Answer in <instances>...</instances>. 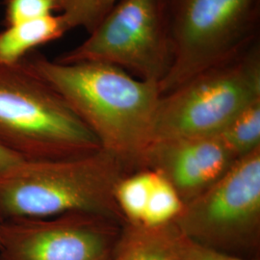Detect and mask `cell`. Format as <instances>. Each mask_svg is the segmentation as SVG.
<instances>
[{
	"instance_id": "1",
	"label": "cell",
	"mask_w": 260,
	"mask_h": 260,
	"mask_svg": "<svg viewBox=\"0 0 260 260\" xmlns=\"http://www.w3.org/2000/svg\"><path fill=\"white\" fill-rule=\"evenodd\" d=\"M19 64L65 101L102 149L120 158L131 172L140 170L161 96L158 82L134 78L106 63L62 64L32 52Z\"/></svg>"
},
{
	"instance_id": "2",
	"label": "cell",
	"mask_w": 260,
	"mask_h": 260,
	"mask_svg": "<svg viewBox=\"0 0 260 260\" xmlns=\"http://www.w3.org/2000/svg\"><path fill=\"white\" fill-rule=\"evenodd\" d=\"M130 173L103 149L80 157L23 161L0 176V220L83 211L125 223L114 191Z\"/></svg>"
},
{
	"instance_id": "3",
	"label": "cell",
	"mask_w": 260,
	"mask_h": 260,
	"mask_svg": "<svg viewBox=\"0 0 260 260\" xmlns=\"http://www.w3.org/2000/svg\"><path fill=\"white\" fill-rule=\"evenodd\" d=\"M0 147L23 161L80 157L102 149L65 101L19 63L0 65Z\"/></svg>"
},
{
	"instance_id": "4",
	"label": "cell",
	"mask_w": 260,
	"mask_h": 260,
	"mask_svg": "<svg viewBox=\"0 0 260 260\" xmlns=\"http://www.w3.org/2000/svg\"><path fill=\"white\" fill-rule=\"evenodd\" d=\"M167 6L172 63L161 95L256 42L260 0H167Z\"/></svg>"
},
{
	"instance_id": "5",
	"label": "cell",
	"mask_w": 260,
	"mask_h": 260,
	"mask_svg": "<svg viewBox=\"0 0 260 260\" xmlns=\"http://www.w3.org/2000/svg\"><path fill=\"white\" fill-rule=\"evenodd\" d=\"M260 100L256 42L233 60L197 75L160 96L150 142L217 135Z\"/></svg>"
},
{
	"instance_id": "6",
	"label": "cell",
	"mask_w": 260,
	"mask_h": 260,
	"mask_svg": "<svg viewBox=\"0 0 260 260\" xmlns=\"http://www.w3.org/2000/svg\"><path fill=\"white\" fill-rule=\"evenodd\" d=\"M173 223L205 246L251 258L260 245V148L185 204Z\"/></svg>"
},
{
	"instance_id": "7",
	"label": "cell",
	"mask_w": 260,
	"mask_h": 260,
	"mask_svg": "<svg viewBox=\"0 0 260 260\" xmlns=\"http://www.w3.org/2000/svg\"><path fill=\"white\" fill-rule=\"evenodd\" d=\"M55 61L106 63L160 83L172 63L167 0H120L90 37Z\"/></svg>"
},
{
	"instance_id": "8",
	"label": "cell",
	"mask_w": 260,
	"mask_h": 260,
	"mask_svg": "<svg viewBox=\"0 0 260 260\" xmlns=\"http://www.w3.org/2000/svg\"><path fill=\"white\" fill-rule=\"evenodd\" d=\"M123 224L83 211L3 220L0 260H111Z\"/></svg>"
},
{
	"instance_id": "9",
	"label": "cell",
	"mask_w": 260,
	"mask_h": 260,
	"mask_svg": "<svg viewBox=\"0 0 260 260\" xmlns=\"http://www.w3.org/2000/svg\"><path fill=\"white\" fill-rule=\"evenodd\" d=\"M236 160L219 135L161 140L149 143L140 170L165 177L185 205L213 185Z\"/></svg>"
},
{
	"instance_id": "10",
	"label": "cell",
	"mask_w": 260,
	"mask_h": 260,
	"mask_svg": "<svg viewBox=\"0 0 260 260\" xmlns=\"http://www.w3.org/2000/svg\"><path fill=\"white\" fill-rule=\"evenodd\" d=\"M68 31L61 15L5 26L0 31V65L19 64L35 48L63 37Z\"/></svg>"
},
{
	"instance_id": "11",
	"label": "cell",
	"mask_w": 260,
	"mask_h": 260,
	"mask_svg": "<svg viewBox=\"0 0 260 260\" xmlns=\"http://www.w3.org/2000/svg\"><path fill=\"white\" fill-rule=\"evenodd\" d=\"M111 260H177L172 223L160 228L124 223Z\"/></svg>"
},
{
	"instance_id": "12",
	"label": "cell",
	"mask_w": 260,
	"mask_h": 260,
	"mask_svg": "<svg viewBox=\"0 0 260 260\" xmlns=\"http://www.w3.org/2000/svg\"><path fill=\"white\" fill-rule=\"evenodd\" d=\"M153 171L141 169L124 176L114 191L116 205L125 223L141 224L149 202Z\"/></svg>"
},
{
	"instance_id": "13",
	"label": "cell",
	"mask_w": 260,
	"mask_h": 260,
	"mask_svg": "<svg viewBox=\"0 0 260 260\" xmlns=\"http://www.w3.org/2000/svg\"><path fill=\"white\" fill-rule=\"evenodd\" d=\"M217 135L237 159L260 148V100L245 108Z\"/></svg>"
},
{
	"instance_id": "14",
	"label": "cell",
	"mask_w": 260,
	"mask_h": 260,
	"mask_svg": "<svg viewBox=\"0 0 260 260\" xmlns=\"http://www.w3.org/2000/svg\"><path fill=\"white\" fill-rule=\"evenodd\" d=\"M183 207L184 203L175 187L165 177L153 171L149 202L140 225L160 228L173 223L181 213Z\"/></svg>"
},
{
	"instance_id": "15",
	"label": "cell",
	"mask_w": 260,
	"mask_h": 260,
	"mask_svg": "<svg viewBox=\"0 0 260 260\" xmlns=\"http://www.w3.org/2000/svg\"><path fill=\"white\" fill-rule=\"evenodd\" d=\"M120 0H63L61 16L68 30L82 27L90 34Z\"/></svg>"
},
{
	"instance_id": "16",
	"label": "cell",
	"mask_w": 260,
	"mask_h": 260,
	"mask_svg": "<svg viewBox=\"0 0 260 260\" xmlns=\"http://www.w3.org/2000/svg\"><path fill=\"white\" fill-rule=\"evenodd\" d=\"M63 0H4V25L41 19L61 12Z\"/></svg>"
},
{
	"instance_id": "17",
	"label": "cell",
	"mask_w": 260,
	"mask_h": 260,
	"mask_svg": "<svg viewBox=\"0 0 260 260\" xmlns=\"http://www.w3.org/2000/svg\"><path fill=\"white\" fill-rule=\"evenodd\" d=\"M172 243L177 260H256L233 255L205 246L180 233L172 223Z\"/></svg>"
},
{
	"instance_id": "18",
	"label": "cell",
	"mask_w": 260,
	"mask_h": 260,
	"mask_svg": "<svg viewBox=\"0 0 260 260\" xmlns=\"http://www.w3.org/2000/svg\"><path fill=\"white\" fill-rule=\"evenodd\" d=\"M21 162H23L22 159L0 147V176Z\"/></svg>"
},
{
	"instance_id": "19",
	"label": "cell",
	"mask_w": 260,
	"mask_h": 260,
	"mask_svg": "<svg viewBox=\"0 0 260 260\" xmlns=\"http://www.w3.org/2000/svg\"><path fill=\"white\" fill-rule=\"evenodd\" d=\"M1 222H2V221H1V220H0V224H1Z\"/></svg>"
}]
</instances>
